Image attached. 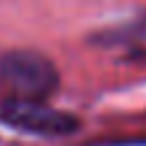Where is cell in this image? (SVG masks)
Segmentation results:
<instances>
[{
  "label": "cell",
  "instance_id": "1",
  "mask_svg": "<svg viewBox=\"0 0 146 146\" xmlns=\"http://www.w3.org/2000/svg\"><path fill=\"white\" fill-rule=\"evenodd\" d=\"M60 87V70L46 54L5 52L0 57V89L11 103H46Z\"/></svg>",
  "mask_w": 146,
  "mask_h": 146
},
{
  "label": "cell",
  "instance_id": "2",
  "mask_svg": "<svg viewBox=\"0 0 146 146\" xmlns=\"http://www.w3.org/2000/svg\"><path fill=\"white\" fill-rule=\"evenodd\" d=\"M0 119L11 125L14 130L30 133V135L62 138L78 130V119L73 114H65L60 108H52L46 103H11L5 100L0 108Z\"/></svg>",
  "mask_w": 146,
  "mask_h": 146
},
{
  "label": "cell",
  "instance_id": "3",
  "mask_svg": "<svg viewBox=\"0 0 146 146\" xmlns=\"http://www.w3.org/2000/svg\"><path fill=\"white\" fill-rule=\"evenodd\" d=\"M103 43H122V41H130V43H138V46H146V14L141 16L138 22L127 25L125 30H108L106 35H100Z\"/></svg>",
  "mask_w": 146,
  "mask_h": 146
}]
</instances>
